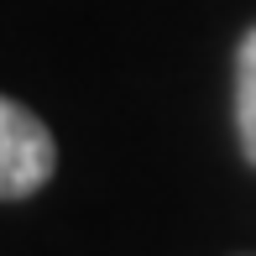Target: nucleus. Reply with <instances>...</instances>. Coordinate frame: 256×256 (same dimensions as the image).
<instances>
[{
	"mask_svg": "<svg viewBox=\"0 0 256 256\" xmlns=\"http://www.w3.org/2000/svg\"><path fill=\"white\" fill-rule=\"evenodd\" d=\"M52 172H58V142L48 120H37L21 100L0 94V204L42 194Z\"/></svg>",
	"mask_w": 256,
	"mask_h": 256,
	"instance_id": "1",
	"label": "nucleus"
},
{
	"mask_svg": "<svg viewBox=\"0 0 256 256\" xmlns=\"http://www.w3.org/2000/svg\"><path fill=\"white\" fill-rule=\"evenodd\" d=\"M236 131L246 162L256 168V26L240 37V52H236Z\"/></svg>",
	"mask_w": 256,
	"mask_h": 256,
	"instance_id": "2",
	"label": "nucleus"
}]
</instances>
